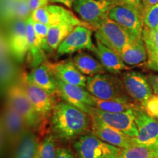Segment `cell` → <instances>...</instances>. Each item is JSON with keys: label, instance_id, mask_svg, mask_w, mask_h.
I'll list each match as a JSON object with an SVG mask.
<instances>
[{"label": "cell", "instance_id": "cell-7", "mask_svg": "<svg viewBox=\"0 0 158 158\" xmlns=\"http://www.w3.org/2000/svg\"><path fill=\"white\" fill-rule=\"evenodd\" d=\"M96 40L121 54L124 47L133 40L123 28L109 17L94 31Z\"/></svg>", "mask_w": 158, "mask_h": 158}, {"label": "cell", "instance_id": "cell-32", "mask_svg": "<svg viewBox=\"0 0 158 158\" xmlns=\"http://www.w3.org/2000/svg\"><path fill=\"white\" fill-rule=\"evenodd\" d=\"M17 0H2L1 15L4 23H10L15 20V5Z\"/></svg>", "mask_w": 158, "mask_h": 158}, {"label": "cell", "instance_id": "cell-33", "mask_svg": "<svg viewBox=\"0 0 158 158\" xmlns=\"http://www.w3.org/2000/svg\"><path fill=\"white\" fill-rule=\"evenodd\" d=\"M143 26L149 30L158 29V5L147 10L143 15Z\"/></svg>", "mask_w": 158, "mask_h": 158}, {"label": "cell", "instance_id": "cell-11", "mask_svg": "<svg viewBox=\"0 0 158 158\" xmlns=\"http://www.w3.org/2000/svg\"><path fill=\"white\" fill-rule=\"evenodd\" d=\"M6 40L12 57L18 62H22L29 51L27 20L15 19L11 21Z\"/></svg>", "mask_w": 158, "mask_h": 158}, {"label": "cell", "instance_id": "cell-22", "mask_svg": "<svg viewBox=\"0 0 158 158\" xmlns=\"http://www.w3.org/2000/svg\"><path fill=\"white\" fill-rule=\"evenodd\" d=\"M120 56L124 62L129 67L146 64L148 55L143 37L132 40L124 47Z\"/></svg>", "mask_w": 158, "mask_h": 158}, {"label": "cell", "instance_id": "cell-4", "mask_svg": "<svg viewBox=\"0 0 158 158\" xmlns=\"http://www.w3.org/2000/svg\"><path fill=\"white\" fill-rule=\"evenodd\" d=\"M76 158H119L123 149L109 144L92 133L79 136L73 142Z\"/></svg>", "mask_w": 158, "mask_h": 158}, {"label": "cell", "instance_id": "cell-36", "mask_svg": "<svg viewBox=\"0 0 158 158\" xmlns=\"http://www.w3.org/2000/svg\"><path fill=\"white\" fill-rule=\"evenodd\" d=\"M31 13L36 10L49 5V0H28Z\"/></svg>", "mask_w": 158, "mask_h": 158}, {"label": "cell", "instance_id": "cell-31", "mask_svg": "<svg viewBox=\"0 0 158 158\" xmlns=\"http://www.w3.org/2000/svg\"><path fill=\"white\" fill-rule=\"evenodd\" d=\"M33 26H34L35 34H36V36L38 38L43 50L46 53L52 52L53 51L49 46L48 40H47L50 27L44 24V23L38 22V21H35L34 20H33Z\"/></svg>", "mask_w": 158, "mask_h": 158}, {"label": "cell", "instance_id": "cell-20", "mask_svg": "<svg viewBox=\"0 0 158 158\" xmlns=\"http://www.w3.org/2000/svg\"><path fill=\"white\" fill-rule=\"evenodd\" d=\"M27 78L51 94L58 95L56 77L48 62H43L37 68H33L29 73H27Z\"/></svg>", "mask_w": 158, "mask_h": 158}, {"label": "cell", "instance_id": "cell-27", "mask_svg": "<svg viewBox=\"0 0 158 158\" xmlns=\"http://www.w3.org/2000/svg\"><path fill=\"white\" fill-rule=\"evenodd\" d=\"M77 25L70 22H63L51 26L47 40L53 51H56L59 45L72 32Z\"/></svg>", "mask_w": 158, "mask_h": 158}, {"label": "cell", "instance_id": "cell-14", "mask_svg": "<svg viewBox=\"0 0 158 158\" xmlns=\"http://www.w3.org/2000/svg\"><path fill=\"white\" fill-rule=\"evenodd\" d=\"M135 108L121 113H110L103 111L95 107H92L89 114L97 116L105 123L119 130L130 137L136 138L138 136V129L135 121Z\"/></svg>", "mask_w": 158, "mask_h": 158}, {"label": "cell", "instance_id": "cell-3", "mask_svg": "<svg viewBox=\"0 0 158 158\" xmlns=\"http://www.w3.org/2000/svg\"><path fill=\"white\" fill-rule=\"evenodd\" d=\"M86 89L100 100H117L129 98L124 84L118 75L106 73L89 76Z\"/></svg>", "mask_w": 158, "mask_h": 158}, {"label": "cell", "instance_id": "cell-42", "mask_svg": "<svg viewBox=\"0 0 158 158\" xmlns=\"http://www.w3.org/2000/svg\"><path fill=\"white\" fill-rule=\"evenodd\" d=\"M106 1L109 2L113 4L114 5H119V4H122V3H125L123 0H106Z\"/></svg>", "mask_w": 158, "mask_h": 158}, {"label": "cell", "instance_id": "cell-18", "mask_svg": "<svg viewBox=\"0 0 158 158\" xmlns=\"http://www.w3.org/2000/svg\"><path fill=\"white\" fill-rule=\"evenodd\" d=\"M48 63L56 78L66 84L86 88L88 77L76 68L73 59H66L55 63L48 62Z\"/></svg>", "mask_w": 158, "mask_h": 158}, {"label": "cell", "instance_id": "cell-2", "mask_svg": "<svg viewBox=\"0 0 158 158\" xmlns=\"http://www.w3.org/2000/svg\"><path fill=\"white\" fill-rule=\"evenodd\" d=\"M6 102L21 114L28 127L37 134L45 133L47 120L37 111L21 82H15L6 89Z\"/></svg>", "mask_w": 158, "mask_h": 158}, {"label": "cell", "instance_id": "cell-38", "mask_svg": "<svg viewBox=\"0 0 158 158\" xmlns=\"http://www.w3.org/2000/svg\"><path fill=\"white\" fill-rule=\"evenodd\" d=\"M147 77L152 86V88L154 94L158 96V76L157 75H149Z\"/></svg>", "mask_w": 158, "mask_h": 158}, {"label": "cell", "instance_id": "cell-12", "mask_svg": "<svg viewBox=\"0 0 158 158\" xmlns=\"http://www.w3.org/2000/svg\"><path fill=\"white\" fill-rule=\"evenodd\" d=\"M32 19L49 27L63 22L73 23L77 26H86L92 27L85 23L70 10L55 5H48L36 10L31 13Z\"/></svg>", "mask_w": 158, "mask_h": 158}, {"label": "cell", "instance_id": "cell-13", "mask_svg": "<svg viewBox=\"0 0 158 158\" xmlns=\"http://www.w3.org/2000/svg\"><path fill=\"white\" fill-rule=\"evenodd\" d=\"M121 76L126 92L142 106L153 95V90L148 77L137 71H124Z\"/></svg>", "mask_w": 158, "mask_h": 158}, {"label": "cell", "instance_id": "cell-25", "mask_svg": "<svg viewBox=\"0 0 158 158\" xmlns=\"http://www.w3.org/2000/svg\"><path fill=\"white\" fill-rule=\"evenodd\" d=\"M8 45L5 37H2L1 41V81L2 87H8L13 84L15 76V68L12 62ZM6 88V89H7Z\"/></svg>", "mask_w": 158, "mask_h": 158}, {"label": "cell", "instance_id": "cell-1", "mask_svg": "<svg viewBox=\"0 0 158 158\" xmlns=\"http://www.w3.org/2000/svg\"><path fill=\"white\" fill-rule=\"evenodd\" d=\"M51 130L57 139L75 141L91 131L92 116L63 100L57 102L50 118Z\"/></svg>", "mask_w": 158, "mask_h": 158}, {"label": "cell", "instance_id": "cell-10", "mask_svg": "<svg viewBox=\"0 0 158 158\" xmlns=\"http://www.w3.org/2000/svg\"><path fill=\"white\" fill-rule=\"evenodd\" d=\"M93 31L86 26H77L59 45L56 50L57 56L73 54L85 50L92 52L96 47L92 40Z\"/></svg>", "mask_w": 158, "mask_h": 158}, {"label": "cell", "instance_id": "cell-35", "mask_svg": "<svg viewBox=\"0 0 158 158\" xmlns=\"http://www.w3.org/2000/svg\"><path fill=\"white\" fill-rule=\"evenodd\" d=\"M142 107L147 114L158 120V96L153 94L145 103L142 105Z\"/></svg>", "mask_w": 158, "mask_h": 158}, {"label": "cell", "instance_id": "cell-16", "mask_svg": "<svg viewBox=\"0 0 158 158\" xmlns=\"http://www.w3.org/2000/svg\"><path fill=\"white\" fill-rule=\"evenodd\" d=\"M91 116H92V127L90 132L100 139L106 143L111 144L114 147L123 149L137 143L135 141L134 138L130 137L122 132L105 123L97 116L91 115Z\"/></svg>", "mask_w": 158, "mask_h": 158}, {"label": "cell", "instance_id": "cell-26", "mask_svg": "<svg viewBox=\"0 0 158 158\" xmlns=\"http://www.w3.org/2000/svg\"><path fill=\"white\" fill-rule=\"evenodd\" d=\"M143 39L147 47L148 68L158 72V29L149 30L143 27Z\"/></svg>", "mask_w": 158, "mask_h": 158}, {"label": "cell", "instance_id": "cell-23", "mask_svg": "<svg viewBox=\"0 0 158 158\" xmlns=\"http://www.w3.org/2000/svg\"><path fill=\"white\" fill-rule=\"evenodd\" d=\"M72 59L76 68L87 77L107 73L98 59L84 51H79Z\"/></svg>", "mask_w": 158, "mask_h": 158}, {"label": "cell", "instance_id": "cell-30", "mask_svg": "<svg viewBox=\"0 0 158 158\" xmlns=\"http://www.w3.org/2000/svg\"><path fill=\"white\" fill-rule=\"evenodd\" d=\"M56 139L53 133H48L40 142L37 158H56L57 150Z\"/></svg>", "mask_w": 158, "mask_h": 158}, {"label": "cell", "instance_id": "cell-9", "mask_svg": "<svg viewBox=\"0 0 158 158\" xmlns=\"http://www.w3.org/2000/svg\"><path fill=\"white\" fill-rule=\"evenodd\" d=\"M30 129L18 110L6 102L2 116V130L4 140L14 147L26 131Z\"/></svg>", "mask_w": 158, "mask_h": 158}, {"label": "cell", "instance_id": "cell-28", "mask_svg": "<svg viewBox=\"0 0 158 158\" xmlns=\"http://www.w3.org/2000/svg\"><path fill=\"white\" fill-rule=\"evenodd\" d=\"M131 98L117 100H100L94 97V107L110 113H121L133 109L137 105L131 101Z\"/></svg>", "mask_w": 158, "mask_h": 158}, {"label": "cell", "instance_id": "cell-29", "mask_svg": "<svg viewBox=\"0 0 158 158\" xmlns=\"http://www.w3.org/2000/svg\"><path fill=\"white\" fill-rule=\"evenodd\" d=\"M119 158H158V142L152 144L135 143L123 149Z\"/></svg>", "mask_w": 158, "mask_h": 158}, {"label": "cell", "instance_id": "cell-15", "mask_svg": "<svg viewBox=\"0 0 158 158\" xmlns=\"http://www.w3.org/2000/svg\"><path fill=\"white\" fill-rule=\"evenodd\" d=\"M56 81L58 95L64 101L89 114L91 108L95 106L94 97L85 87L66 84L57 78Z\"/></svg>", "mask_w": 158, "mask_h": 158}, {"label": "cell", "instance_id": "cell-21", "mask_svg": "<svg viewBox=\"0 0 158 158\" xmlns=\"http://www.w3.org/2000/svg\"><path fill=\"white\" fill-rule=\"evenodd\" d=\"M40 143L37 134L28 129L15 145L11 158H37Z\"/></svg>", "mask_w": 158, "mask_h": 158}, {"label": "cell", "instance_id": "cell-17", "mask_svg": "<svg viewBox=\"0 0 158 158\" xmlns=\"http://www.w3.org/2000/svg\"><path fill=\"white\" fill-rule=\"evenodd\" d=\"M138 136L135 141L140 144H152L158 142V120L150 116L142 106H137L134 109Z\"/></svg>", "mask_w": 158, "mask_h": 158}, {"label": "cell", "instance_id": "cell-34", "mask_svg": "<svg viewBox=\"0 0 158 158\" xmlns=\"http://www.w3.org/2000/svg\"><path fill=\"white\" fill-rule=\"evenodd\" d=\"M31 11L28 0H17L15 5V19L27 20L31 16Z\"/></svg>", "mask_w": 158, "mask_h": 158}, {"label": "cell", "instance_id": "cell-41", "mask_svg": "<svg viewBox=\"0 0 158 158\" xmlns=\"http://www.w3.org/2000/svg\"><path fill=\"white\" fill-rule=\"evenodd\" d=\"M76 0H49L50 3H59L64 5L69 9H72L73 4Z\"/></svg>", "mask_w": 158, "mask_h": 158}, {"label": "cell", "instance_id": "cell-5", "mask_svg": "<svg viewBox=\"0 0 158 158\" xmlns=\"http://www.w3.org/2000/svg\"><path fill=\"white\" fill-rule=\"evenodd\" d=\"M108 17L123 28L133 40L143 37V14L133 6L127 3L114 5Z\"/></svg>", "mask_w": 158, "mask_h": 158}, {"label": "cell", "instance_id": "cell-19", "mask_svg": "<svg viewBox=\"0 0 158 158\" xmlns=\"http://www.w3.org/2000/svg\"><path fill=\"white\" fill-rule=\"evenodd\" d=\"M108 73L114 75H121L123 71L129 70L130 68L122 60L116 51L106 46L100 41L96 40V47L92 51Z\"/></svg>", "mask_w": 158, "mask_h": 158}, {"label": "cell", "instance_id": "cell-6", "mask_svg": "<svg viewBox=\"0 0 158 158\" xmlns=\"http://www.w3.org/2000/svg\"><path fill=\"white\" fill-rule=\"evenodd\" d=\"M114 5L106 0H76L72 10L81 21L89 25L94 31L108 18Z\"/></svg>", "mask_w": 158, "mask_h": 158}, {"label": "cell", "instance_id": "cell-24", "mask_svg": "<svg viewBox=\"0 0 158 158\" xmlns=\"http://www.w3.org/2000/svg\"><path fill=\"white\" fill-rule=\"evenodd\" d=\"M27 30L29 40V51L30 53L31 64L32 68H35L45 62V51L43 50L35 34L31 15L27 19Z\"/></svg>", "mask_w": 158, "mask_h": 158}, {"label": "cell", "instance_id": "cell-8", "mask_svg": "<svg viewBox=\"0 0 158 158\" xmlns=\"http://www.w3.org/2000/svg\"><path fill=\"white\" fill-rule=\"evenodd\" d=\"M19 81L23 85L27 96L34 108L43 118L48 121L51 118L53 110L57 102L54 94L45 91L27 78V73L21 74Z\"/></svg>", "mask_w": 158, "mask_h": 158}, {"label": "cell", "instance_id": "cell-39", "mask_svg": "<svg viewBox=\"0 0 158 158\" xmlns=\"http://www.w3.org/2000/svg\"><path fill=\"white\" fill-rule=\"evenodd\" d=\"M142 7H143V15L147 10L154 6L158 5V0H141Z\"/></svg>", "mask_w": 158, "mask_h": 158}, {"label": "cell", "instance_id": "cell-40", "mask_svg": "<svg viewBox=\"0 0 158 158\" xmlns=\"http://www.w3.org/2000/svg\"><path fill=\"white\" fill-rule=\"evenodd\" d=\"M125 3L129 4V5L135 7L143 14V7H142L141 0H123Z\"/></svg>", "mask_w": 158, "mask_h": 158}, {"label": "cell", "instance_id": "cell-37", "mask_svg": "<svg viewBox=\"0 0 158 158\" xmlns=\"http://www.w3.org/2000/svg\"><path fill=\"white\" fill-rule=\"evenodd\" d=\"M72 150L65 147H59L57 150L56 158H76Z\"/></svg>", "mask_w": 158, "mask_h": 158}]
</instances>
